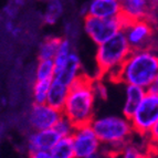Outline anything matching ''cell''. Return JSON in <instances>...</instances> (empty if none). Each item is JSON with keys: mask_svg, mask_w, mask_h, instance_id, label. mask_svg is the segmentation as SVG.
Masks as SVG:
<instances>
[{"mask_svg": "<svg viewBox=\"0 0 158 158\" xmlns=\"http://www.w3.org/2000/svg\"><path fill=\"white\" fill-rule=\"evenodd\" d=\"M158 74V51L155 48L132 50L116 75V82L148 90Z\"/></svg>", "mask_w": 158, "mask_h": 158, "instance_id": "obj_1", "label": "cell"}, {"mask_svg": "<svg viewBox=\"0 0 158 158\" xmlns=\"http://www.w3.org/2000/svg\"><path fill=\"white\" fill-rule=\"evenodd\" d=\"M91 125L102 143L103 149L107 154L118 155L126 143L135 135L131 119L123 114L95 115Z\"/></svg>", "mask_w": 158, "mask_h": 158, "instance_id": "obj_2", "label": "cell"}, {"mask_svg": "<svg viewBox=\"0 0 158 158\" xmlns=\"http://www.w3.org/2000/svg\"><path fill=\"white\" fill-rule=\"evenodd\" d=\"M96 101L93 90V80L86 74H83L79 80L70 85L68 98L62 113L77 126L91 124L95 117Z\"/></svg>", "mask_w": 158, "mask_h": 158, "instance_id": "obj_3", "label": "cell"}, {"mask_svg": "<svg viewBox=\"0 0 158 158\" xmlns=\"http://www.w3.org/2000/svg\"><path fill=\"white\" fill-rule=\"evenodd\" d=\"M131 52L132 48L127 42L124 31H119L107 41L96 45L95 62L100 77L115 81L119 69Z\"/></svg>", "mask_w": 158, "mask_h": 158, "instance_id": "obj_4", "label": "cell"}, {"mask_svg": "<svg viewBox=\"0 0 158 158\" xmlns=\"http://www.w3.org/2000/svg\"><path fill=\"white\" fill-rule=\"evenodd\" d=\"M126 22L122 15L115 18H98L87 15L83 17V31L95 45H98L123 31Z\"/></svg>", "mask_w": 158, "mask_h": 158, "instance_id": "obj_5", "label": "cell"}, {"mask_svg": "<svg viewBox=\"0 0 158 158\" xmlns=\"http://www.w3.org/2000/svg\"><path fill=\"white\" fill-rule=\"evenodd\" d=\"M129 119L135 134L147 136L150 129L155 126L156 123H158V93L147 91Z\"/></svg>", "mask_w": 158, "mask_h": 158, "instance_id": "obj_6", "label": "cell"}, {"mask_svg": "<svg viewBox=\"0 0 158 158\" xmlns=\"http://www.w3.org/2000/svg\"><path fill=\"white\" fill-rule=\"evenodd\" d=\"M123 31L132 50L153 47L155 28L150 19L127 21Z\"/></svg>", "mask_w": 158, "mask_h": 158, "instance_id": "obj_7", "label": "cell"}, {"mask_svg": "<svg viewBox=\"0 0 158 158\" xmlns=\"http://www.w3.org/2000/svg\"><path fill=\"white\" fill-rule=\"evenodd\" d=\"M71 137L77 158H85L102 149V143L91 124L77 125Z\"/></svg>", "mask_w": 158, "mask_h": 158, "instance_id": "obj_8", "label": "cell"}, {"mask_svg": "<svg viewBox=\"0 0 158 158\" xmlns=\"http://www.w3.org/2000/svg\"><path fill=\"white\" fill-rule=\"evenodd\" d=\"M62 115V111L52 107L48 103H33L28 113V123L32 131L53 128Z\"/></svg>", "mask_w": 158, "mask_h": 158, "instance_id": "obj_9", "label": "cell"}, {"mask_svg": "<svg viewBox=\"0 0 158 158\" xmlns=\"http://www.w3.org/2000/svg\"><path fill=\"white\" fill-rule=\"evenodd\" d=\"M82 71V60L80 54L74 50L66 58V60L60 65L56 66L54 79L59 80L66 85H72L74 82L83 75Z\"/></svg>", "mask_w": 158, "mask_h": 158, "instance_id": "obj_10", "label": "cell"}, {"mask_svg": "<svg viewBox=\"0 0 158 158\" xmlns=\"http://www.w3.org/2000/svg\"><path fill=\"white\" fill-rule=\"evenodd\" d=\"M59 139L60 136L54 128L32 131L27 137V149L29 153L39 150L50 152Z\"/></svg>", "mask_w": 158, "mask_h": 158, "instance_id": "obj_11", "label": "cell"}, {"mask_svg": "<svg viewBox=\"0 0 158 158\" xmlns=\"http://www.w3.org/2000/svg\"><path fill=\"white\" fill-rule=\"evenodd\" d=\"M122 16L127 21L150 19L155 6L150 0H121Z\"/></svg>", "mask_w": 158, "mask_h": 158, "instance_id": "obj_12", "label": "cell"}, {"mask_svg": "<svg viewBox=\"0 0 158 158\" xmlns=\"http://www.w3.org/2000/svg\"><path fill=\"white\" fill-rule=\"evenodd\" d=\"M87 15L98 18H115L121 16V0H91L85 8V16Z\"/></svg>", "mask_w": 158, "mask_h": 158, "instance_id": "obj_13", "label": "cell"}, {"mask_svg": "<svg viewBox=\"0 0 158 158\" xmlns=\"http://www.w3.org/2000/svg\"><path fill=\"white\" fill-rule=\"evenodd\" d=\"M147 90L143 89L137 85L132 84H125V91H124V103L122 107V114L128 118H131L135 111L137 110L138 105L143 101L145 96Z\"/></svg>", "mask_w": 158, "mask_h": 158, "instance_id": "obj_14", "label": "cell"}, {"mask_svg": "<svg viewBox=\"0 0 158 158\" xmlns=\"http://www.w3.org/2000/svg\"><path fill=\"white\" fill-rule=\"evenodd\" d=\"M69 90L70 86L56 79H53L51 81L50 90H49V94H48L47 103L52 107L56 108L62 111L65 104V101L68 98Z\"/></svg>", "mask_w": 158, "mask_h": 158, "instance_id": "obj_15", "label": "cell"}, {"mask_svg": "<svg viewBox=\"0 0 158 158\" xmlns=\"http://www.w3.org/2000/svg\"><path fill=\"white\" fill-rule=\"evenodd\" d=\"M61 38L48 37L40 43L38 50V59L39 60H53L56 58L59 50Z\"/></svg>", "mask_w": 158, "mask_h": 158, "instance_id": "obj_16", "label": "cell"}, {"mask_svg": "<svg viewBox=\"0 0 158 158\" xmlns=\"http://www.w3.org/2000/svg\"><path fill=\"white\" fill-rule=\"evenodd\" d=\"M50 153L52 158H77L72 137H60Z\"/></svg>", "mask_w": 158, "mask_h": 158, "instance_id": "obj_17", "label": "cell"}, {"mask_svg": "<svg viewBox=\"0 0 158 158\" xmlns=\"http://www.w3.org/2000/svg\"><path fill=\"white\" fill-rule=\"evenodd\" d=\"M63 13V3L61 0H48L43 21L47 24H56Z\"/></svg>", "mask_w": 158, "mask_h": 158, "instance_id": "obj_18", "label": "cell"}, {"mask_svg": "<svg viewBox=\"0 0 158 158\" xmlns=\"http://www.w3.org/2000/svg\"><path fill=\"white\" fill-rule=\"evenodd\" d=\"M56 74V64L53 60H39L34 70V80L52 81Z\"/></svg>", "mask_w": 158, "mask_h": 158, "instance_id": "obj_19", "label": "cell"}, {"mask_svg": "<svg viewBox=\"0 0 158 158\" xmlns=\"http://www.w3.org/2000/svg\"><path fill=\"white\" fill-rule=\"evenodd\" d=\"M50 85H51V81H49V80H45V81L34 80L33 84H32V91H31L33 103H37V104L47 103Z\"/></svg>", "mask_w": 158, "mask_h": 158, "instance_id": "obj_20", "label": "cell"}, {"mask_svg": "<svg viewBox=\"0 0 158 158\" xmlns=\"http://www.w3.org/2000/svg\"><path fill=\"white\" fill-rule=\"evenodd\" d=\"M75 127L77 125L74 124L71 119L66 117L65 115H62L53 128L56 129V132L60 137H71L75 131Z\"/></svg>", "mask_w": 158, "mask_h": 158, "instance_id": "obj_21", "label": "cell"}, {"mask_svg": "<svg viewBox=\"0 0 158 158\" xmlns=\"http://www.w3.org/2000/svg\"><path fill=\"white\" fill-rule=\"evenodd\" d=\"M24 5V0H11V2L6 6V8L3 9V12L6 13L7 19L15 18L17 15V12L19 11V9L22 8Z\"/></svg>", "mask_w": 158, "mask_h": 158, "instance_id": "obj_22", "label": "cell"}, {"mask_svg": "<svg viewBox=\"0 0 158 158\" xmlns=\"http://www.w3.org/2000/svg\"><path fill=\"white\" fill-rule=\"evenodd\" d=\"M93 90L96 100H106L107 98V87L104 82L98 79L93 80Z\"/></svg>", "mask_w": 158, "mask_h": 158, "instance_id": "obj_23", "label": "cell"}, {"mask_svg": "<svg viewBox=\"0 0 158 158\" xmlns=\"http://www.w3.org/2000/svg\"><path fill=\"white\" fill-rule=\"evenodd\" d=\"M147 139L150 144V148L158 150V123H156L155 126L147 134Z\"/></svg>", "mask_w": 158, "mask_h": 158, "instance_id": "obj_24", "label": "cell"}, {"mask_svg": "<svg viewBox=\"0 0 158 158\" xmlns=\"http://www.w3.org/2000/svg\"><path fill=\"white\" fill-rule=\"evenodd\" d=\"M5 28H6V30H7V32H8L9 34H11V35H13V37H17V35L20 33L19 27L17 26L11 19H7V20H6Z\"/></svg>", "mask_w": 158, "mask_h": 158, "instance_id": "obj_25", "label": "cell"}, {"mask_svg": "<svg viewBox=\"0 0 158 158\" xmlns=\"http://www.w3.org/2000/svg\"><path fill=\"white\" fill-rule=\"evenodd\" d=\"M29 158H52V155L50 152L47 150H39V152L29 153Z\"/></svg>", "mask_w": 158, "mask_h": 158, "instance_id": "obj_26", "label": "cell"}, {"mask_svg": "<svg viewBox=\"0 0 158 158\" xmlns=\"http://www.w3.org/2000/svg\"><path fill=\"white\" fill-rule=\"evenodd\" d=\"M108 154L106 153L105 150L103 149V147H102V149H100V150H98V152H95V153L91 154V155L86 156L85 158H106V156Z\"/></svg>", "mask_w": 158, "mask_h": 158, "instance_id": "obj_27", "label": "cell"}, {"mask_svg": "<svg viewBox=\"0 0 158 158\" xmlns=\"http://www.w3.org/2000/svg\"><path fill=\"white\" fill-rule=\"evenodd\" d=\"M147 91H152V92L158 93V74H157V77H156L155 81H154V83L150 85V87L148 89Z\"/></svg>", "mask_w": 158, "mask_h": 158, "instance_id": "obj_28", "label": "cell"}, {"mask_svg": "<svg viewBox=\"0 0 158 158\" xmlns=\"http://www.w3.org/2000/svg\"><path fill=\"white\" fill-rule=\"evenodd\" d=\"M150 154H152V158H158V153L157 150L150 149Z\"/></svg>", "mask_w": 158, "mask_h": 158, "instance_id": "obj_29", "label": "cell"}, {"mask_svg": "<svg viewBox=\"0 0 158 158\" xmlns=\"http://www.w3.org/2000/svg\"><path fill=\"white\" fill-rule=\"evenodd\" d=\"M138 158H152V154H150V152H148V153H145Z\"/></svg>", "mask_w": 158, "mask_h": 158, "instance_id": "obj_30", "label": "cell"}, {"mask_svg": "<svg viewBox=\"0 0 158 158\" xmlns=\"http://www.w3.org/2000/svg\"><path fill=\"white\" fill-rule=\"evenodd\" d=\"M106 158H118V155H114V154H108Z\"/></svg>", "mask_w": 158, "mask_h": 158, "instance_id": "obj_31", "label": "cell"}, {"mask_svg": "<svg viewBox=\"0 0 158 158\" xmlns=\"http://www.w3.org/2000/svg\"><path fill=\"white\" fill-rule=\"evenodd\" d=\"M150 1H152V3H153L154 6H158V0H150Z\"/></svg>", "mask_w": 158, "mask_h": 158, "instance_id": "obj_32", "label": "cell"}, {"mask_svg": "<svg viewBox=\"0 0 158 158\" xmlns=\"http://www.w3.org/2000/svg\"><path fill=\"white\" fill-rule=\"evenodd\" d=\"M157 153H158V150H157Z\"/></svg>", "mask_w": 158, "mask_h": 158, "instance_id": "obj_33", "label": "cell"}]
</instances>
